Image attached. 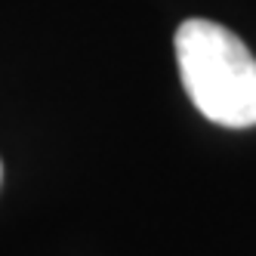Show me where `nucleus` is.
<instances>
[{
	"label": "nucleus",
	"mask_w": 256,
	"mask_h": 256,
	"mask_svg": "<svg viewBox=\"0 0 256 256\" xmlns=\"http://www.w3.org/2000/svg\"><path fill=\"white\" fill-rule=\"evenodd\" d=\"M0 182H4V164H0Z\"/></svg>",
	"instance_id": "obj_2"
},
{
	"label": "nucleus",
	"mask_w": 256,
	"mask_h": 256,
	"mask_svg": "<svg viewBox=\"0 0 256 256\" xmlns=\"http://www.w3.org/2000/svg\"><path fill=\"white\" fill-rule=\"evenodd\" d=\"M173 46L182 86L200 114L228 130L256 126V59L232 28L186 19Z\"/></svg>",
	"instance_id": "obj_1"
}]
</instances>
